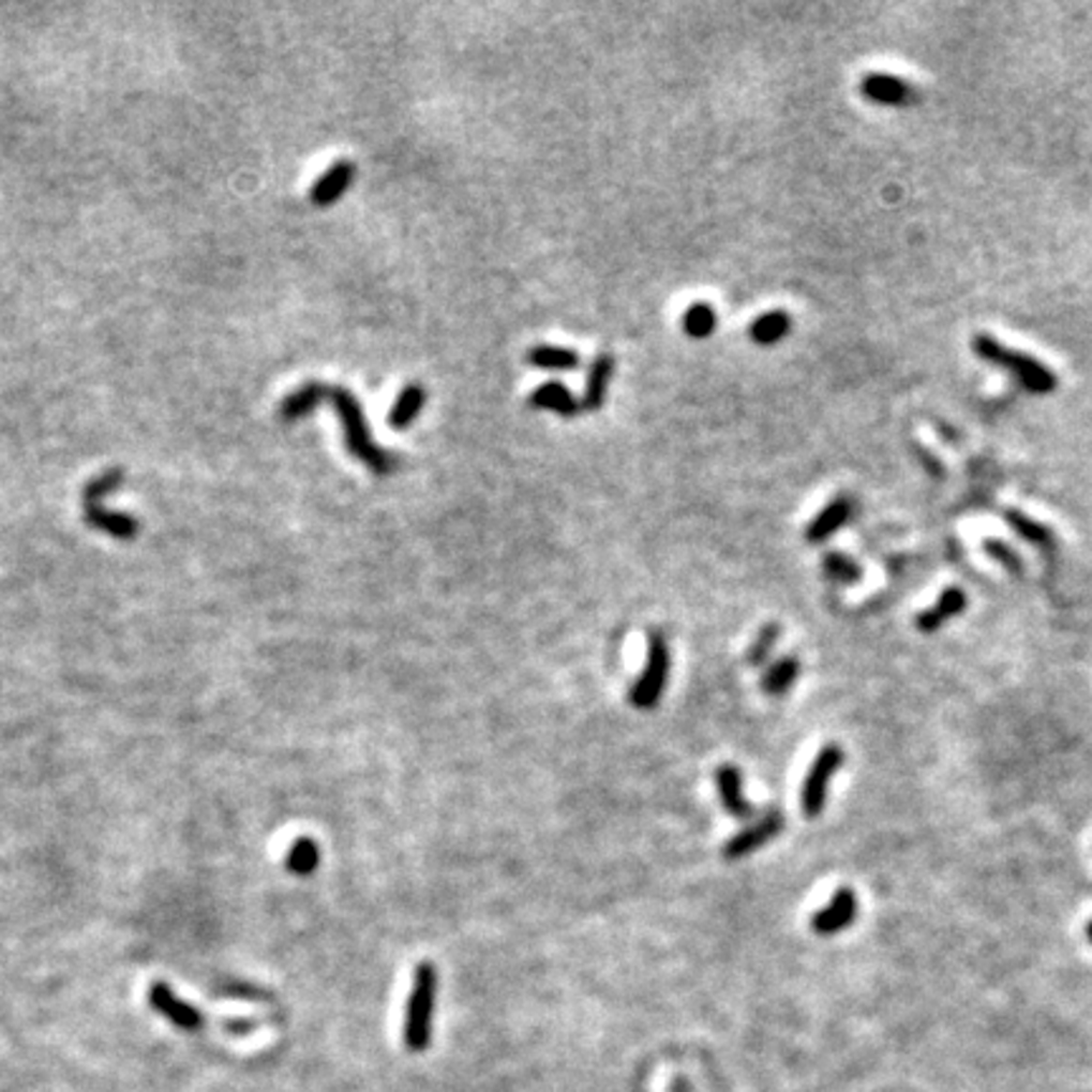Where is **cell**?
Segmentation results:
<instances>
[{"label": "cell", "instance_id": "6da1fadb", "mask_svg": "<svg viewBox=\"0 0 1092 1092\" xmlns=\"http://www.w3.org/2000/svg\"><path fill=\"white\" fill-rule=\"evenodd\" d=\"M327 400H332L336 415H340L342 430H344V443H347V450L357 461H362L372 474L377 476H390L394 468H398V458L387 453L372 440L368 415H364L359 400L351 394L347 387L342 385H329L327 387Z\"/></svg>", "mask_w": 1092, "mask_h": 1092}, {"label": "cell", "instance_id": "7a4b0ae2", "mask_svg": "<svg viewBox=\"0 0 1092 1092\" xmlns=\"http://www.w3.org/2000/svg\"><path fill=\"white\" fill-rule=\"evenodd\" d=\"M971 349H974V355L978 359L997 364V368H1002L1009 372V375L1017 377V383L1024 387L1027 392H1032V394L1054 392L1057 375L1052 370H1047L1039 359L1024 355V351L1009 349L1006 344H1002L989 334L974 336Z\"/></svg>", "mask_w": 1092, "mask_h": 1092}, {"label": "cell", "instance_id": "3957f363", "mask_svg": "<svg viewBox=\"0 0 1092 1092\" xmlns=\"http://www.w3.org/2000/svg\"><path fill=\"white\" fill-rule=\"evenodd\" d=\"M435 997H438V971H435L433 963L425 961L415 969L413 991L405 1006L403 1039L410 1052H422V1049L430 1047V1039H433Z\"/></svg>", "mask_w": 1092, "mask_h": 1092}, {"label": "cell", "instance_id": "277c9868", "mask_svg": "<svg viewBox=\"0 0 1092 1092\" xmlns=\"http://www.w3.org/2000/svg\"><path fill=\"white\" fill-rule=\"evenodd\" d=\"M124 470L122 468H109L104 470L102 476H96L94 481L84 485V519L89 521L94 528H102V532L111 534V537L119 539H132L139 532V524L126 513H115L107 511L102 506L104 493L115 491L119 483H122Z\"/></svg>", "mask_w": 1092, "mask_h": 1092}, {"label": "cell", "instance_id": "5b68a950", "mask_svg": "<svg viewBox=\"0 0 1092 1092\" xmlns=\"http://www.w3.org/2000/svg\"><path fill=\"white\" fill-rule=\"evenodd\" d=\"M668 678H671V650H668L665 638L660 632H650L645 668L630 690L632 706L640 710H650L658 706V701L665 693Z\"/></svg>", "mask_w": 1092, "mask_h": 1092}, {"label": "cell", "instance_id": "8992f818", "mask_svg": "<svg viewBox=\"0 0 1092 1092\" xmlns=\"http://www.w3.org/2000/svg\"><path fill=\"white\" fill-rule=\"evenodd\" d=\"M842 759L844 757L840 746L827 744L820 753H817L812 766H809L805 784H802V812H805L809 820L820 817L824 805H827L829 781H833L837 769L842 766Z\"/></svg>", "mask_w": 1092, "mask_h": 1092}, {"label": "cell", "instance_id": "52a82bcc", "mask_svg": "<svg viewBox=\"0 0 1092 1092\" xmlns=\"http://www.w3.org/2000/svg\"><path fill=\"white\" fill-rule=\"evenodd\" d=\"M781 829H784V817H781L779 809H769L759 822L749 824V827L742 829V833L734 835L723 844V857L742 859L746 855H751V852H757L761 844L774 840Z\"/></svg>", "mask_w": 1092, "mask_h": 1092}, {"label": "cell", "instance_id": "ba28073f", "mask_svg": "<svg viewBox=\"0 0 1092 1092\" xmlns=\"http://www.w3.org/2000/svg\"><path fill=\"white\" fill-rule=\"evenodd\" d=\"M857 915V898L850 887H840L835 893V898L829 900L822 911L812 915V928L814 933L820 936H835L840 933L842 928H848Z\"/></svg>", "mask_w": 1092, "mask_h": 1092}, {"label": "cell", "instance_id": "9c48e42d", "mask_svg": "<svg viewBox=\"0 0 1092 1092\" xmlns=\"http://www.w3.org/2000/svg\"><path fill=\"white\" fill-rule=\"evenodd\" d=\"M716 787H718V797H721V805L725 812H729L731 817H736V820H751L757 809H753L751 802L744 797L742 772H738L736 764L718 766Z\"/></svg>", "mask_w": 1092, "mask_h": 1092}, {"label": "cell", "instance_id": "30bf717a", "mask_svg": "<svg viewBox=\"0 0 1092 1092\" xmlns=\"http://www.w3.org/2000/svg\"><path fill=\"white\" fill-rule=\"evenodd\" d=\"M351 182H355V162L336 160L327 173L319 175V180H316L312 185V193H309V197H312L314 206L329 208V206H334V203L340 200L344 193H347V190L351 188Z\"/></svg>", "mask_w": 1092, "mask_h": 1092}, {"label": "cell", "instance_id": "8fae6325", "mask_svg": "<svg viewBox=\"0 0 1092 1092\" xmlns=\"http://www.w3.org/2000/svg\"><path fill=\"white\" fill-rule=\"evenodd\" d=\"M150 1004L162 1014V1017L170 1019L175 1027H180V1030H185V1032H197L203 1024H206V1019L200 1017V1012H195L190 1004L180 1002L167 984L152 986Z\"/></svg>", "mask_w": 1092, "mask_h": 1092}, {"label": "cell", "instance_id": "7c38bea8", "mask_svg": "<svg viewBox=\"0 0 1092 1092\" xmlns=\"http://www.w3.org/2000/svg\"><path fill=\"white\" fill-rule=\"evenodd\" d=\"M859 91L870 102L883 104V107H906L913 99V87H908L903 79L891 74H868L859 81Z\"/></svg>", "mask_w": 1092, "mask_h": 1092}, {"label": "cell", "instance_id": "4fadbf2b", "mask_svg": "<svg viewBox=\"0 0 1092 1092\" xmlns=\"http://www.w3.org/2000/svg\"><path fill=\"white\" fill-rule=\"evenodd\" d=\"M612 375H615V357L612 355H600L595 357V362L589 364L587 372V385H584L582 394V410L597 413L608 400V390L612 383Z\"/></svg>", "mask_w": 1092, "mask_h": 1092}, {"label": "cell", "instance_id": "5bb4252c", "mask_svg": "<svg viewBox=\"0 0 1092 1092\" xmlns=\"http://www.w3.org/2000/svg\"><path fill=\"white\" fill-rule=\"evenodd\" d=\"M850 517H852L850 498H844V496L835 498V502H829L812 521H809L805 539L812 541V544H822V541H827L829 537H833V534L840 532V528L848 524Z\"/></svg>", "mask_w": 1092, "mask_h": 1092}, {"label": "cell", "instance_id": "9a60e30c", "mask_svg": "<svg viewBox=\"0 0 1092 1092\" xmlns=\"http://www.w3.org/2000/svg\"><path fill=\"white\" fill-rule=\"evenodd\" d=\"M528 405H532L534 410H549L562 415V418H574V415L582 410V405L577 403L574 394L562 383L539 385L537 390L528 394Z\"/></svg>", "mask_w": 1092, "mask_h": 1092}, {"label": "cell", "instance_id": "2e32d148", "mask_svg": "<svg viewBox=\"0 0 1092 1092\" xmlns=\"http://www.w3.org/2000/svg\"><path fill=\"white\" fill-rule=\"evenodd\" d=\"M327 387L324 383H306L301 385L299 390H294L291 394H286L284 400H281L279 405V418L291 422V420H299L304 418V415H309L314 410L316 405H321L324 400H327Z\"/></svg>", "mask_w": 1092, "mask_h": 1092}, {"label": "cell", "instance_id": "e0dca14e", "mask_svg": "<svg viewBox=\"0 0 1092 1092\" xmlns=\"http://www.w3.org/2000/svg\"><path fill=\"white\" fill-rule=\"evenodd\" d=\"M963 608H967V595H963L961 589L948 587L941 595V600L936 602L931 610L921 612L915 623H918L921 632H936L943 623H946V619L961 615Z\"/></svg>", "mask_w": 1092, "mask_h": 1092}, {"label": "cell", "instance_id": "ac0fdd59", "mask_svg": "<svg viewBox=\"0 0 1092 1092\" xmlns=\"http://www.w3.org/2000/svg\"><path fill=\"white\" fill-rule=\"evenodd\" d=\"M789 332H792V316L781 312V309H774V312L757 316L749 327L751 342L759 344V347H772V344L784 340Z\"/></svg>", "mask_w": 1092, "mask_h": 1092}, {"label": "cell", "instance_id": "d6986e66", "mask_svg": "<svg viewBox=\"0 0 1092 1092\" xmlns=\"http://www.w3.org/2000/svg\"><path fill=\"white\" fill-rule=\"evenodd\" d=\"M428 400V392L425 387H422L420 383H410L405 385L403 390H400L398 400H394L392 410H390V425L394 430H407L415 422V418H418L422 405H425Z\"/></svg>", "mask_w": 1092, "mask_h": 1092}, {"label": "cell", "instance_id": "ffe728a7", "mask_svg": "<svg viewBox=\"0 0 1092 1092\" xmlns=\"http://www.w3.org/2000/svg\"><path fill=\"white\" fill-rule=\"evenodd\" d=\"M528 364L547 372H572L580 368V355L567 347H552V344H537L528 349Z\"/></svg>", "mask_w": 1092, "mask_h": 1092}, {"label": "cell", "instance_id": "44dd1931", "mask_svg": "<svg viewBox=\"0 0 1092 1092\" xmlns=\"http://www.w3.org/2000/svg\"><path fill=\"white\" fill-rule=\"evenodd\" d=\"M799 678V660L794 655H787V658L777 660L766 668L764 675H761V688L769 695H784L789 688L794 686V680Z\"/></svg>", "mask_w": 1092, "mask_h": 1092}, {"label": "cell", "instance_id": "7402d4cb", "mask_svg": "<svg viewBox=\"0 0 1092 1092\" xmlns=\"http://www.w3.org/2000/svg\"><path fill=\"white\" fill-rule=\"evenodd\" d=\"M716 324H718L716 309L706 304V301H695V304H690L686 312H683V319H680L683 332H686L690 340H708V336L716 332Z\"/></svg>", "mask_w": 1092, "mask_h": 1092}, {"label": "cell", "instance_id": "603a6c76", "mask_svg": "<svg viewBox=\"0 0 1092 1092\" xmlns=\"http://www.w3.org/2000/svg\"><path fill=\"white\" fill-rule=\"evenodd\" d=\"M319 859H321L319 844H316L312 837H299V840L291 844V850H288L286 868L291 870L294 876L306 878L319 868Z\"/></svg>", "mask_w": 1092, "mask_h": 1092}, {"label": "cell", "instance_id": "cb8c5ba5", "mask_svg": "<svg viewBox=\"0 0 1092 1092\" xmlns=\"http://www.w3.org/2000/svg\"><path fill=\"white\" fill-rule=\"evenodd\" d=\"M1006 521H1009L1014 532L1019 534L1021 539L1032 541V544H1039V547H1049L1054 544V534L1049 532L1047 526H1042L1039 521H1032L1030 517H1024L1021 511H1006Z\"/></svg>", "mask_w": 1092, "mask_h": 1092}, {"label": "cell", "instance_id": "d4e9b609", "mask_svg": "<svg viewBox=\"0 0 1092 1092\" xmlns=\"http://www.w3.org/2000/svg\"><path fill=\"white\" fill-rule=\"evenodd\" d=\"M781 635V627L777 623H769L761 627V632L757 635V640H753L749 653H746V663L753 665V668H761L769 663L774 647H777V640Z\"/></svg>", "mask_w": 1092, "mask_h": 1092}, {"label": "cell", "instance_id": "484cf974", "mask_svg": "<svg viewBox=\"0 0 1092 1092\" xmlns=\"http://www.w3.org/2000/svg\"><path fill=\"white\" fill-rule=\"evenodd\" d=\"M824 574H827L833 582L850 584V582H857L859 577H863V569H859L857 562L850 559V556H844L840 552H829L827 556H824Z\"/></svg>", "mask_w": 1092, "mask_h": 1092}, {"label": "cell", "instance_id": "4316f807", "mask_svg": "<svg viewBox=\"0 0 1092 1092\" xmlns=\"http://www.w3.org/2000/svg\"><path fill=\"white\" fill-rule=\"evenodd\" d=\"M984 552L991 556V559H997L999 565H1002L1006 572L1012 574H1021L1024 572V565H1021V556L1014 552L1012 547H1006L1004 541L999 539H986L984 541Z\"/></svg>", "mask_w": 1092, "mask_h": 1092}, {"label": "cell", "instance_id": "83f0119b", "mask_svg": "<svg viewBox=\"0 0 1092 1092\" xmlns=\"http://www.w3.org/2000/svg\"><path fill=\"white\" fill-rule=\"evenodd\" d=\"M1088 939H1090V941H1092V921H1090V923H1088Z\"/></svg>", "mask_w": 1092, "mask_h": 1092}]
</instances>
